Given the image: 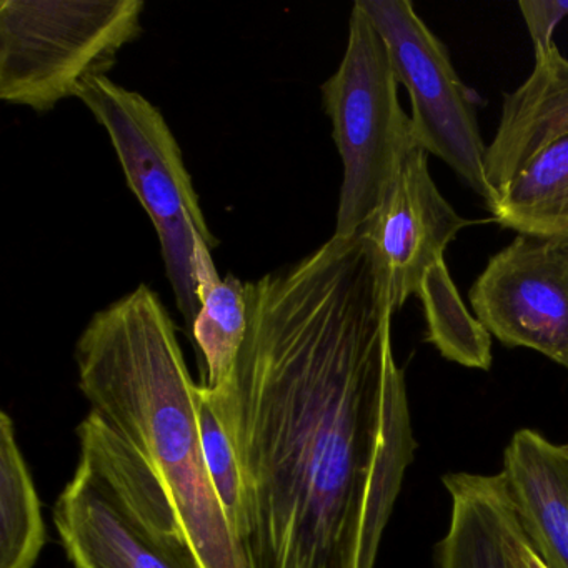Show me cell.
Masks as SVG:
<instances>
[{
	"mask_svg": "<svg viewBox=\"0 0 568 568\" xmlns=\"http://www.w3.org/2000/svg\"><path fill=\"white\" fill-rule=\"evenodd\" d=\"M48 541L41 498L8 412L0 415V568H34Z\"/></svg>",
	"mask_w": 568,
	"mask_h": 568,
	"instance_id": "cell-15",
	"label": "cell"
},
{
	"mask_svg": "<svg viewBox=\"0 0 568 568\" xmlns=\"http://www.w3.org/2000/svg\"><path fill=\"white\" fill-rule=\"evenodd\" d=\"M78 99L108 132L129 187L151 217L165 272L189 327L197 317V268L212 257L217 239L204 211L181 145L149 99L109 78L85 82Z\"/></svg>",
	"mask_w": 568,
	"mask_h": 568,
	"instance_id": "cell-4",
	"label": "cell"
},
{
	"mask_svg": "<svg viewBox=\"0 0 568 568\" xmlns=\"http://www.w3.org/2000/svg\"><path fill=\"white\" fill-rule=\"evenodd\" d=\"M247 288L224 387L201 385L244 484L247 568H375L414 462L394 311L361 234Z\"/></svg>",
	"mask_w": 568,
	"mask_h": 568,
	"instance_id": "cell-1",
	"label": "cell"
},
{
	"mask_svg": "<svg viewBox=\"0 0 568 568\" xmlns=\"http://www.w3.org/2000/svg\"><path fill=\"white\" fill-rule=\"evenodd\" d=\"M447 534L435 547L434 568H528L530 538L521 527L504 474H448Z\"/></svg>",
	"mask_w": 568,
	"mask_h": 568,
	"instance_id": "cell-10",
	"label": "cell"
},
{
	"mask_svg": "<svg viewBox=\"0 0 568 568\" xmlns=\"http://www.w3.org/2000/svg\"><path fill=\"white\" fill-rule=\"evenodd\" d=\"M491 214L520 235L568 242V135L508 185Z\"/></svg>",
	"mask_w": 568,
	"mask_h": 568,
	"instance_id": "cell-14",
	"label": "cell"
},
{
	"mask_svg": "<svg viewBox=\"0 0 568 568\" xmlns=\"http://www.w3.org/2000/svg\"><path fill=\"white\" fill-rule=\"evenodd\" d=\"M79 388L168 491L202 568H247L212 484L201 385L158 292L141 284L99 311L75 344Z\"/></svg>",
	"mask_w": 568,
	"mask_h": 568,
	"instance_id": "cell-2",
	"label": "cell"
},
{
	"mask_svg": "<svg viewBox=\"0 0 568 568\" xmlns=\"http://www.w3.org/2000/svg\"><path fill=\"white\" fill-rule=\"evenodd\" d=\"M197 295L201 308L191 327L192 337L204 358L201 385L215 390L231 381L247 337V288L234 275L222 278L211 258L199 267Z\"/></svg>",
	"mask_w": 568,
	"mask_h": 568,
	"instance_id": "cell-13",
	"label": "cell"
},
{
	"mask_svg": "<svg viewBox=\"0 0 568 568\" xmlns=\"http://www.w3.org/2000/svg\"><path fill=\"white\" fill-rule=\"evenodd\" d=\"M568 135V61L555 48L535 59L530 78L505 95L500 124L485 154L494 211L508 185L548 148Z\"/></svg>",
	"mask_w": 568,
	"mask_h": 568,
	"instance_id": "cell-11",
	"label": "cell"
},
{
	"mask_svg": "<svg viewBox=\"0 0 568 568\" xmlns=\"http://www.w3.org/2000/svg\"><path fill=\"white\" fill-rule=\"evenodd\" d=\"M142 0H2L0 99L38 114L108 78L142 34Z\"/></svg>",
	"mask_w": 568,
	"mask_h": 568,
	"instance_id": "cell-5",
	"label": "cell"
},
{
	"mask_svg": "<svg viewBox=\"0 0 568 568\" xmlns=\"http://www.w3.org/2000/svg\"><path fill=\"white\" fill-rule=\"evenodd\" d=\"M321 91L344 165L334 237L352 239L377 211L415 144L387 45L357 2L344 59Z\"/></svg>",
	"mask_w": 568,
	"mask_h": 568,
	"instance_id": "cell-6",
	"label": "cell"
},
{
	"mask_svg": "<svg viewBox=\"0 0 568 568\" xmlns=\"http://www.w3.org/2000/svg\"><path fill=\"white\" fill-rule=\"evenodd\" d=\"M427 155L412 145L377 211L358 232L394 314L417 295L428 268L468 224L435 185Z\"/></svg>",
	"mask_w": 568,
	"mask_h": 568,
	"instance_id": "cell-9",
	"label": "cell"
},
{
	"mask_svg": "<svg viewBox=\"0 0 568 568\" xmlns=\"http://www.w3.org/2000/svg\"><path fill=\"white\" fill-rule=\"evenodd\" d=\"M387 45L398 84L412 105V135L437 155L485 202L494 205L485 181V148L471 92L455 72L445 45L418 18L408 0H358Z\"/></svg>",
	"mask_w": 568,
	"mask_h": 568,
	"instance_id": "cell-7",
	"label": "cell"
},
{
	"mask_svg": "<svg viewBox=\"0 0 568 568\" xmlns=\"http://www.w3.org/2000/svg\"><path fill=\"white\" fill-rule=\"evenodd\" d=\"M501 474L545 567L568 568V445L521 428L505 448Z\"/></svg>",
	"mask_w": 568,
	"mask_h": 568,
	"instance_id": "cell-12",
	"label": "cell"
},
{
	"mask_svg": "<svg viewBox=\"0 0 568 568\" xmlns=\"http://www.w3.org/2000/svg\"><path fill=\"white\" fill-rule=\"evenodd\" d=\"M78 437L79 464L52 515L74 568H202L148 460L94 410Z\"/></svg>",
	"mask_w": 568,
	"mask_h": 568,
	"instance_id": "cell-3",
	"label": "cell"
},
{
	"mask_svg": "<svg viewBox=\"0 0 568 568\" xmlns=\"http://www.w3.org/2000/svg\"><path fill=\"white\" fill-rule=\"evenodd\" d=\"M468 298L501 344L540 352L568 371V242L518 234L488 261Z\"/></svg>",
	"mask_w": 568,
	"mask_h": 568,
	"instance_id": "cell-8",
	"label": "cell"
},
{
	"mask_svg": "<svg viewBox=\"0 0 568 568\" xmlns=\"http://www.w3.org/2000/svg\"><path fill=\"white\" fill-rule=\"evenodd\" d=\"M518 9L534 42L535 59L550 54L557 48L555 28L568 18V0H521Z\"/></svg>",
	"mask_w": 568,
	"mask_h": 568,
	"instance_id": "cell-18",
	"label": "cell"
},
{
	"mask_svg": "<svg viewBox=\"0 0 568 568\" xmlns=\"http://www.w3.org/2000/svg\"><path fill=\"white\" fill-rule=\"evenodd\" d=\"M201 430L202 445H204L205 462L212 484L217 491L219 500L224 508L225 517L232 531L242 547L244 534V484H242L241 468L235 458L234 448L221 422L212 412L211 405L205 402L201 392Z\"/></svg>",
	"mask_w": 568,
	"mask_h": 568,
	"instance_id": "cell-17",
	"label": "cell"
},
{
	"mask_svg": "<svg viewBox=\"0 0 568 568\" xmlns=\"http://www.w3.org/2000/svg\"><path fill=\"white\" fill-rule=\"evenodd\" d=\"M417 297L424 305L427 342L442 357L478 371L491 367L490 332L465 307L445 258L428 268Z\"/></svg>",
	"mask_w": 568,
	"mask_h": 568,
	"instance_id": "cell-16",
	"label": "cell"
}]
</instances>
